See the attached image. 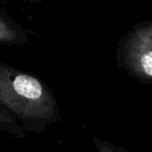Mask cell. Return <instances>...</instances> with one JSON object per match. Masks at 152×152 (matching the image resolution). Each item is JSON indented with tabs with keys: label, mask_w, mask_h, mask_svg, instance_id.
I'll return each mask as SVG.
<instances>
[{
	"label": "cell",
	"mask_w": 152,
	"mask_h": 152,
	"mask_svg": "<svg viewBox=\"0 0 152 152\" xmlns=\"http://www.w3.org/2000/svg\"><path fill=\"white\" fill-rule=\"evenodd\" d=\"M14 38H15V34L0 22V42L10 43L14 40Z\"/></svg>",
	"instance_id": "5b68a950"
},
{
	"label": "cell",
	"mask_w": 152,
	"mask_h": 152,
	"mask_svg": "<svg viewBox=\"0 0 152 152\" xmlns=\"http://www.w3.org/2000/svg\"><path fill=\"white\" fill-rule=\"evenodd\" d=\"M11 123L15 124L12 119L10 120V117H7V116L3 117L2 114H0V130L2 129V130L7 131V132H12V133H15V134H18V133H19L18 129L19 128H17V127H12Z\"/></svg>",
	"instance_id": "277c9868"
},
{
	"label": "cell",
	"mask_w": 152,
	"mask_h": 152,
	"mask_svg": "<svg viewBox=\"0 0 152 152\" xmlns=\"http://www.w3.org/2000/svg\"><path fill=\"white\" fill-rule=\"evenodd\" d=\"M93 141L96 149H97V152H127L125 149L118 147L113 143L103 141V140H99L97 137H94Z\"/></svg>",
	"instance_id": "3957f363"
},
{
	"label": "cell",
	"mask_w": 152,
	"mask_h": 152,
	"mask_svg": "<svg viewBox=\"0 0 152 152\" xmlns=\"http://www.w3.org/2000/svg\"><path fill=\"white\" fill-rule=\"evenodd\" d=\"M0 105L25 122L61 119L52 92L38 77L0 61Z\"/></svg>",
	"instance_id": "6da1fadb"
},
{
	"label": "cell",
	"mask_w": 152,
	"mask_h": 152,
	"mask_svg": "<svg viewBox=\"0 0 152 152\" xmlns=\"http://www.w3.org/2000/svg\"><path fill=\"white\" fill-rule=\"evenodd\" d=\"M118 64L142 83L152 78V29L150 26L135 30L118 52Z\"/></svg>",
	"instance_id": "7a4b0ae2"
}]
</instances>
